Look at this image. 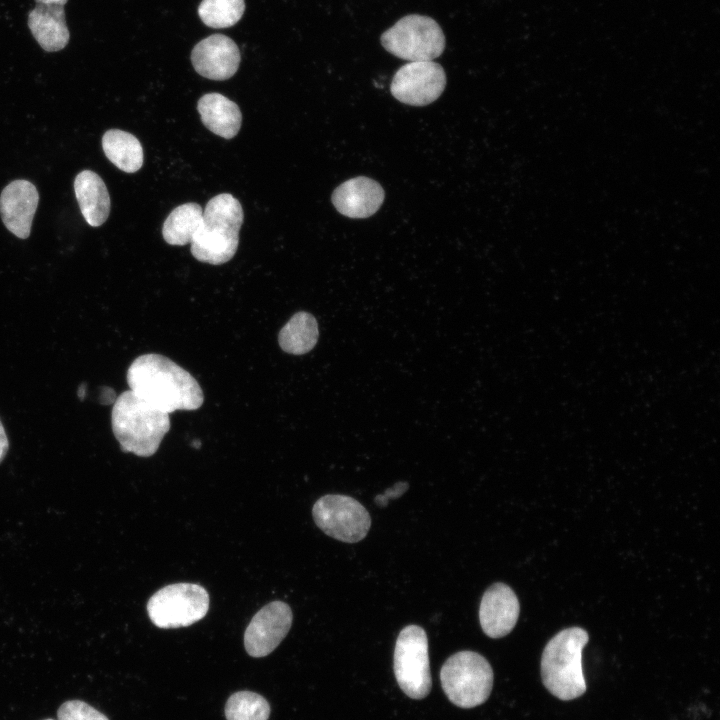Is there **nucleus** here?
Instances as JSON below:
<instances>
[{"label": "nucleus", "instance_id": "nucleus-1", "mask_svg": "<svg viewBox=\"0 0 720 720\" xmlns=\"http://www.w3.org/2000/svg\"><path fill=\"white\" fill-rule=\"evenodd\" d=\"M127 383L137 397L168 414L192 411L204 401L197 380L184 368L160 354H144L128 367Z\"/></svg>", "mask_w": 720, "mask_h": 720}, {"label": "nucleus", "instance_id": "nucleus-2", "mask_svg": "<svg viewBox=\"0 0 720 720\" xmlns=\"http://www.w3.org/2000/svg\"><path fill=\"white\" fill-rule=\"evenodd\" d=\"M111 427L122 451L149 457L155 454L169 431L170 418L168 413L126 390L114 401Z\"/></svg>", "mask_w": 720, "mask_h": 720}, {"label": "nucleus", "instance_id": "nucleus-3", "mask_svg": "<svg viewBox=\"0 0 720 720\" xmlns=\"http://www.w3.org/2000/svg\"><path fill=\"white\" fill-rule=\"evenodd\" d=\"M244 219L240 202L229 193L211 198L203 210L202 223L191 241L190 251L200 262L220 265L235 255Z\"/></svg>", "mask_w": 720, "mask_h": 720}, {"label": "nucleus", "instance_id": "nucleus-4", "mask_svg": "<svg viewBox=\"0 0 720 720\" xmlns=\"http://www.w3.org/2000/svg\"><path fill=\"white\" fill-rule=\"evenodd\" d=\"M589 640L586 630L570 627L546 644L541 658L543 685L560 700H572L586 691L582 651Z\"/></svg>", "mask_w": 720, "mask_h": 720}, {"label": "nucleus", "instance_id": "nucleus-5", "mask_svg": "<svg viewBox=\"0 0 720 720\" xmlns=\"http://www.w3.org/2000/svg\"><path fill=\"white\" fill-rule=\"evenodd\" d=\"M493 670L481 654L460 651L442 665L440 681L447 698L460 708L483 704L493 687Z\"/></svg>", "mask_w": 720, "mask_h": 720}, {"label": "nucleus", "instance_id": "nucleus-6", "mask_svg": "<svg viewBox=\"0 0 720 720\" xmlns=\"http://www.w3.org/2000/svg\"><path fill=\"white\" fill-rule=\"evenodd\" d=\"M380 40L385 50L409 62L432 61L445 48V36L439 24L419 14L404 16L386 30Z\"/></svg>", "mask_w": 720, "mask_h": 720}, {"label": "nucleus", "instance_id": "nucleus-7", "mask_svg": "<svg viewBox=\"0 0 720 720\" xmlns=\"http://www.w3.org/2000/svg\"><path fill=\"white\" fill-rule=\"evenodd\" d=\"M209 609L206 589L193 583L167 585L147 602L152 623L162 629L187 627L204 618Z\"/></svg>", "mask_w": 720, "mask_h": 720}, {"label": "nucleus", "instance_id": "nucleus-8", "mask_svg": "<svg viewBox=\"0 0 720 720\" xmlns=\"http://www.w3.org/2000/svg\"><path fill=\"white\" fill-rule=\"evenodd\" d=\"M395 678L401 690L412 699L425 698L431 690L428 639L418 625L404 627L396 640L393 658Z\"/></svg>", "mask_w": 720, "mask_h": 720}, {"label": "nucleus", "instance_id": "nucleus-9", "mask_svg": "<svg viewBox=\"0 0 720 720\" xmlns=\"http://www.w3.org/2000/svg\"><path fill=\"white\" fill-rule=\"evenodd\" d=\"M312 515L316 525L328 536L346 543H356L367 535L371 518L356 499L339 494L319 498Z\"/></svg>", "mask_w": 720, "mask_h": 720}, {"label": "nucleus", "instance_id": "nucleus-10", "mask_svg": "<svg viewBox=\"0 0 720 720\" xmlns=\"http://www.w3.org/2000/svg\"><path fill=\"white\" fill-rule=\"evenodd\" d=\"M446 86L442 66L433 61L409 62L400 67L392 78L390 91L400 102L424 106L440 97Z\"/></svg>", "mask_w": 720, "mask_h": 720}, {"label": "nucleus", "instance_id": "nucleus-11", "mask_svg": "<svg viewBox=\"0 0 720 720\" xmlns=\"http://www.w3.org/2000/svg\"><path fill=\"white\" fill-rule=\"evenodd\" d=\"M293 614L288 604L273 601L261 608L251 619L244 634L246 652L264 657L274 651L288 634Z\"/></svg>", "mask_w": 720, "mask_h": 720}, {"label": "nucleus", "instance_id": "nucleus-12", "mask_svg": "<svg viewBox=\"0 0 720 720\" xmlns=\"http://www.w3.org/2000/svg\"><path fill=\"white\" fill-rule=\"evenodd\" d=\"M241 61L237 44L228 36L213 34L198 42L191 52L195 71L210 80H227Z\"/></svg>", "mask_w": 720, "mask_h": 720}, {"label": "nucleus", "instance_id": "nucleus-13", "mask_svg": "<svg viewBox=\"0 0 720 720\" xmlns=\"http://www.w3.org/2000/svg\"><path fill=\"white\" fill-rule=\"evenodd\" d=\"M520 605L514 591L504 583L491 585L483 594L479 607V621L490 638H502L517 623Z\"/></svg>", "mask_w": 720, "mask_h": 720}, {"label": "nucleus", "instance_id": "nucleus-14", "mask_svg": "<svg viewBox=\"0 0 720 720\" xmlns=\"http://www.w3.org/2000/svg\"><path fill=\"white\" fill-rule=\"evenodd\" d=\"M39 202L34 184L27 180L10 182L0 195V215L6 228L15 236L26 239Z\"/></svg>", "mask_w": 720, "mask_h": 720}, {"label": "nucleus", "instance_id": "nucleus-15", "mask_svg": "<svg viewBox=\"0 0 720 720\" xmlns=\"http://www.w3.org/2000/svg\"><path fill=\"white\" fill-rule=\"evenodd\" d=\"M68 0H35L28 14V26L38 44L48 52L63 49L70 33L65 21L64 5Z\"/></svg>", "mask_w": 720, "mask_h": 720}, {"label": "nucleus", "instance_id": "nucleus-16", "mask_svg": "<svg viewBox=\"0 0 720 720\" xmlns=\"http://www.w3.org/2000/svg\"><path fill=\"white\" fill-rule=\"evenodd\" d=\"M384 201V190L371 178L359 176L339 185L332 194L336 210L350 218L373 215Z\"/></svg>", "mask_w": 720, "mask_h": 720}, {"label": "nucleus", "instance_id": "nucleus-17", "mask_svg": "<svg viewBox=\"0 0 720 720\" xmlns=\"http://www.w3.org/2000/svg\"><path fill=\"white\" fill-rule=\"evenodd\" d=\"M81 213L92 227L102 225L110 213V196L102 178L91 170L81 171L74 181Z\"/></svg>", "mask_w": 720, "mask_h": 720}, {"label": "nucleus", "instance_id": "nucleus-18", "mask_svg": "<svg viewBox=\"0 0 720 720\" xmlns=\"http://www.w3.org/2000/svg\"><path fill=\"white\" fill-rule=\"evenodd\" d=\"M204 126L214 134L225 139L237 135L242 123V114L238 105L220 93L203 95L197 104Z\"/></svg>", "mask_w": 720, "mask_h": 720}, {"label": "nucleus", "instance_id": "nucleus-19", "mask_svg": "<svg viewBox=\"0 0 720 720\" xmlns=\"http://www.w3.org/2000/svg\"><path fill=\"white\" fill-rule=\"evenodd\" d=\"M106 157L120 170L137 172L143 165V148L132 134L119 129H110L102 137Z\"/></svg>", "mask_w": 720, "mask_h": 720}, {"label": "nucleus", "instance_id": "nucleus-20", "mask_svg": "<svg viewBox=\"0 0 720 720\" xmlns=\"http://www.w3.org/2000/svg\"><path fill=\"white\" fill-rule=\"evenodd\" d=\"M319 337L315 317L304 311L295 313L279 332L281 349L289 354L302 355L311 351Z\"/></svg>", "mask_w": 720, "mask_h": 720}, {"label": "nucleus", "instance_id": "nucleus-21", "mask_svg": "<svg viewBox=\"0 0 720 720\" xmlns=\"http://www.w3.org/2000/svg\"><path fill=\"white\" fill-rule=\"evenodd\" d=\"M202 207L193 202L174 208L167 216L162 227V236L170 245L182 246L191 243L201 226Z\"/></svg>", "mask_w": 720, "mask_h": 720}, {"label": "nucleus", "instance_id": "nucleus-22", "mask_svg": "<svg viewBox=\"0 0 720 720\" xmlns=\"http://www.w3.org/2000/svg\"><path fill=\"white\" fill-rule=\"evenodd\" d=\"M270 711L268 701L251 691L233 693L225 705L227 720H268Z\"/></svg>", "mask_w": 720, "mask_h": 720}, {"label": "nucleus", "instance_id": "nucleus-23", "mask_svg": "<svg viewBox=\"0 0 720 720\" xmlns=\"http://www.w3.org/2000/svg\"><path fill=\"white\" fill-rule=\"evenodd\" d=\"M244 10V0H202L198 14L206 26L219 29L235 25Z\"/></svg>", "mask_w": 720, "mask_h": 720}, {"label": "nucleus", "instance_id": "nucleus-24", "mask_svg": "<svg viewBox=\"0 0 720 720\" xmlns=\"http://www.w3.org/2000/svg\"><path fill=\"white\" fill-rule=\"evenodd\" d=\"M58 720H109L89 704L80 700L64 702L57 712Z\"/></svg>", "mask_w": 720, "mask_h": 720}, {"label": "nucleus", "instance_id": "nucleus-25", "mask_svg": "<svg viewBox=\"0 0 720 720\" xmlns=\"http://www.w3.org/2000/svg\"><path fill=\"white\" fill-rule=\"evenodd\" d=\"M407 489V482H398L393 487L389 488L384 494L378 495L375 498V503L381 507L386 506L389 500L400 497Z\"/></svg>", "mask_w": 720, "mask_h": 720}, {"label": "nucleus", "instance_id": "nucleus-26", "mask_svg": "<svg viewBox=\"0 0 720 720\" xmlns=\"http://www.w3.org/2000/svg\"><path fill=\"white\" fill-rule=\"evenodd\" d=\"M9 448V441L4 426L0 420V463L5 458Z\"/></svg>", "mask_w": 720, "mask_h": 720}, {"label": "nucleus", "instance_id": "nucleus-27", "mask_svg": "<svg viewBox=\"0 0 720 720\" xmlns=\"http://www.w3.org/2000/svg\"><path fill=\"white\" fill-rule=\"evenodd\" d=\"M45 720H53V719H45Z\"/></svg>", "mask_w": 720, "mask_h": 720}]
</instances>
